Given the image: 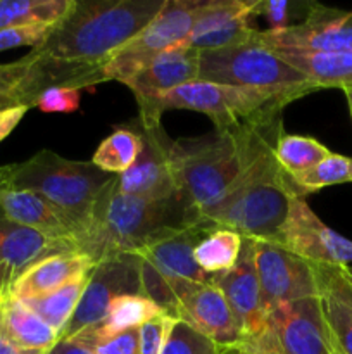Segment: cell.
I'll return each instance as SVG.
<instances>
[{"label": "cell", "mask_w": 352, "mask_h": 354, "mask_svg": "<svg viewBox=\"0 0 352 354\" xmlns=\"http://www.w3.org/2000/svg\"><path fill=\"white\" fill-rule=\"evenodd\" d=\"M345 97H347V104H349V111H351V116H352V88L344 90Z\"/></svg>", "instance_id": "46"}, {"label": "cell", "mask_w": 352, "mask_h": 354, "mask_svg": "<svg viewBox=\"0 0 352 354\" xmlns=\"http://www.w3.org/2000/svg\"><path fill=\"white\" fill-rule=\"evenodd\" d=\"M276 244L311 265L352 268V241L324 225L304 197H295L290 204Z\"/></svg>", "instance_id": "13"}, {"label": "cell", "mask_w": 352, "mask_h": 354, "mask_svg": "<svg viewBox=\"0 0 352 354\" xmlns=\"http://www.w3.org/2000/svg\"><path fill=\"white\" fill-rule=\"evenodd\" d=\"M95 268V261L81 252H64L40 259L38 263L24 270L6 296L14 299H33V297L47 296L61 287L68 286L72 280L83 275H90Z\"/></svg>", "instance_id": "20"}, {"label": "cell", "mask_w": 352, "mask_h": 354, "mask_svg": "<svg viewBox=\"0 0 352 354\" xmlns=\"http://www.w3.org/2000/svg\"><path fill=\"white\" fill-rule=\"evenodd\" d=\"M0 334L30 351L48 353L59 342V334L26 304L14 297H0Z\"/></svg>", "instance_id": "23"}, {"label": "cell", "mask_w": 352, "mask_h": 354, "mask_svg": "<svg viewBox=\"0 0 352 354\" xmlns=\"http://www.w3.org/2000/svg\"><path fill=\"white\" fill-rule=\"evenodd\" d=\"M71 339L85 344L86 348L92 349L93 354H138V351H140L138 328L109 335V337H97V335L86 334V332H79Z\"/></svg>", "instance_id": "35"}, {"label": "cell", "mask_w": 352, "mask_h": 354, "mask_svg": "<svg viewBox=\"0 0 352 354\" xmlns=\"http://www.w3.org/2000/svg\"><path fill=\"white\" fill-rule=\"evenodd\" d=\"M282 114L231 130L173 142L179 190L200 214L226 197L282 137Z\"/></svg>", "instance_id": "2"}, {"label": "cell", "mask_w": 352, "mask_h": 354, "mask_svg": "<svg viewBox=\"0 0 352 354\" xmlns=\"http://www.w3.org/2000/svg\"><path fill=\"white\" fill-rule=\"evenodd\" d=\"M119 296H144L140 256L135 252L109 254L97 263L75 315L59 341L75 337L86 327L106 320L110 303Z\"/></svg>", "instance_id": "9"}, {"label": "cell", "mask_w": 352, "mask_h": 354, "mask_svg": "<svg viewBox=\"0 0 352 354\" xmlns=\"http://www.w3.org/2000/svg\"><path fill=\"white\" fill-rule=\"evenodd\" d=\"M54 26H21L0 30V52L16 47H38Z\"/></svg>", "instance_id": "37"}, {"label": "cell", "mask_w": 352, "mask_h": 354, "mask_svg": "<svg viewBox=\"0 0 352 354\" xmlns=\"http://www.w3.org/2000/svg\"><path fill=\"white\" fill-rule=\"evenodd\" d=\"M244 237L228 228H213L193 251L195 263L207 275L224 273L235 266Z\"/></svg>", "instance_id": "28"}, {"label": "cell", "mask_w": 352, "mask_h": 354, "mask_svg": "<svg viewBox=\"0 0 352 354\" xmlns=\"http://www.w3.org/2000/svg\"><path fill=\"white\" fill-rule=\"evenodd\" d=\"M114 180L75 237L78 251L92 258L95 265L109 254L138 252L154 242L206 221L183 194L164 201L138 199L117 194Z\"/></svg>", "instance_id": "3"}, {"label": "cell", "mask_w": 352, "mask_h": 354, "mask_svg": "<svg viewBox=\"0 0 352 354\" xmlns=\"http://www.w3.org/2000/svg\"><path fill=\"white\" fill-rule=\"evenodd\" d=\"M135 131L141 138V152L128 171L116 175V192L147 201H164L182 196L171 158L175 140L166 135L161 123L145 124L137 120Z\"/></svg>", "instance_id": "10"}, {"label": "cell", "mask_w": 352, "mask_h": 354, "mask_svg": "<svg viewBox=\"0 0 352 354\" xmlns=\"http://www.w3.org/2000/svg\"><path fill=\"white\" fill-rule=\"evenodd\" d=\"M81 104V90L48 88L37 99L35 107L41 113H75Z\"/></svg>", "instance_id": "38"}, {"label": "cell", "mask_w": 352, "mask_h": 354, "mask_svg": "<svg viewBox=\"0 0 352 354\" xmlns=\"http://www.w3.org/2000/svg\"><path fill=\"white\" fill-rule=\"evenodd\" d=\"M92 275V273H90ZM90 275H83L79 279L72 280L68 286L61 287L55 292L47 294L41 297H33V299L21 301L26 304L33 313H37L41 320L47 325H50L61 339L62 332L68 327L69 320L75 315L76 306H78L79 299H81L83 292H85L86 286H88ZM19 301V299H17Z\"/></svg>", "instance_id": "27"}, {"label": "cell", "mask_w": 352, "mask_h": 354, "mask_svg": "<svg viewBox=\"0 0 352 354\" xmlns=\"http://www.w3.org/2000/svg\"><path fill=\"white\" fill-rule=\"evenodd\" d=\"M338 354H340V353H338Z\"/></svg>", "instance_id": "49"}, {"label": "cell", "mask_w": 352, "mask_h": 354, "mask_svg": "<svg viewBox=\"0 0 352 354\" xmlns=\"http://www.w3.org/2000/svg\"><path fill=\"white\" fill-rule=\"evenodd\" d=\"M290 9L292 2L289 0H259L255 14L264 17L268 30H282L290 26Z\"/></svg>", "instance_id": "40"}, {"label": "cell", "mask_w": 352, "mask_h": 354, "mask_svg": "<svg viewBox=\"0 0 352 354\" xmlns=\"http://www.w3.org/2000/svg\"><path fill=\"white\" fill-rule=\"evenodd\" d=\"M295 197L302 196L269 151L226 197L204 211L202 218L242 237L276 242Z\"/></svg>", "instance_id": "5"}, {"label": "cell", "mask_w": 352, "mask_h": 354, "mask_svg": "<svg viewBox=\"0 0 352 354\" xmlns=\"http://www.w3.org/2000/svg\"><path fill=\"white\" fill-rule=\"evenodd\" d=\"M213 283L223 292L230 306L235 324L240 332V342L268 330L269 320L262 310L252 239L244 237L238 261L228 272L214 275Z\"/></svg>", "instance_id": "15"}, {"label": "cell", "mask_w": 352, "mask_h": 354, "mask_svg": "<svg viewBox=\"0 0 352 354\" xmlns=\"http://www.w3.org/2000/svg\"><path fill=\"white\" fill-rule=\"evenodd\" d=\"M283 61L320 88H352V54L276 50Z\"/></svg>", "instance_id": "24"}, {"label": "cell", "mask_w": 352, "mask_h": 354, "mask_svg": "<svg viewBox=\"0 0 352 354\" xmlns=\"http://www.w3.org/2000/svg\"><path fill=\"white\" fill-rule=\"evenodd\" d=\"M141 152V138L131 128H117L92 156V165L109 175H121L128 171Z\"/></svg>", "instance_id": "29"}, {"label": "cell", "mask_w": 352, "mask_h": 354, "mask_svg": "<svg viewBox=\"0 0 352 354\" xmlns=\"http://www.w3.org/2000/svg\"><path fill=\"white\" fill-rule=\"evenodd\" d=\"M337 268H338V266H337ZM340 272L344 273V277H345V279H347L349 282L352 283V268H340Z\"/></svg>", "instance_id": "47"}, {"label": "cell", "mask_w": 352, "mask_h": 354, "mask_svg": "<svg viewBox=\"0 0 352 354\" xmlns=\"http://www.w3.org/2000/svg\"><path fill=\"white\" fill-rule=\"evenodd\" d=\"M14 106H23L21 97L17 95V92L7 93V95H0V111L9 109V107H14Z\"/></svg>", "instance_id": "45"}, {"label": "cell", "mask_w": 352, "mask_h": 354, "mask_svg": "<svg viewBox=\"0 0 352 354\" xmlns=\"http://www.w3.org/2000/svg\"><path fill=\"white\" fill-rule=\"evenodd\" d=\"M213 228L216 227H213L209 221H202L162 241L154 242L135 254L148 259L169 275L179 277L193 283H213L214 275H207L204 270H200L193 258L195 248Z\"/></svg>", "instance_id": "21"}, {"label": "cell", "mask_w": 352, "mask_h": 354, "mask_svg": "<svg viewBox=\"0 0 352 354\" xmlns=\"http://www.w3.org/2000/svg\"><path fill=\"white\" fill-rule=\"evenodd\" d=\"M76 0H0V30L21 26H55Z\"/></svg>", "instance_id": "26"}, {"label": "cell", "mask_w": 352, "mask_h": 354, "mask_svg": "<svg viewBox=\"0 0 352 354\" xmlns=\"http://www.w3.org/2000/svg\"><path fill=\"white\" fill-rule=\"evenodd\" d=\"M197 80L252 88L314 85L255 37L238 45L199 50Z\"/></svg>", "instance_id": "7"}, {"label": "cell", "mask_w": 352, "mask_h": 354, "mask_svg": "<svg viewBox=\"0 0 352 354\" xmlns=\"http://www.w3.org/2000/svg\"><path fill=\"white\" fill-rule=\"evenodd\" d=\"M0 211L21 227L40 232L50 239L75 242L71 221L38 194L0 185Z\"/></svg>", "instance_id": "22"}, {"label": "cell", "mask_w": 352, "mask_h": 354, "mask_svg": "<svg viewBox=\"0 0 352 354\" xmlns=\"http://www.w3.org/2000/svg\"><path fill=\"white\" fill-rule=\"evenodd\" d=\"M313 266L314 272H316L317 283H320V290H326L331 296L338 297L342 303H345L352 310V283L345 279L340 268L321 265Z\"/></svg>", "instance_id": "39"}, {"label": "cell", "mask_w": 352, "mask_h": 354, "mask_svg": "<svg viewBox=\"0 0 352 354\" xmlns=\"http://www.w3.org/2000/svg\"><path fill=\"white\" fill-rule=\"evenodd\" d=\"M268 320L280 354H338L321 294L282 304Z\"/></svg>", "instance_id": "14"}, {"label": "cell", "mask_w": 352, "mask_h": 354, "mask_svg": "<svg viewBox=\"0 0 352 354\" xmlns=\"http://www.w3.org/2000/svg\"><path fill=\"white\" fill-rule=\"evenodd\" d=\"M176 320L178 318L162 315V317H157L141 325L138 328V335H140V351L138 354H161L169 330Z\"/></svg>", "instance_id": "36"}, {"label": "cell", "mask_w": 352, "mask_h": 354, "mask_svg": "<svg viewBox=\"0 0 352 354\" xmlns=\"http://www.w3.org/2000/svg\"><path fill=\"white\" fill-rule=\"evenodd\" d=\"M199 78V50L182 41L152 57L123 85L133 92L138 109L147 107L161 93Z\"/></svg>", "instance_id": "19"}, {"label": "cell", "mask_w": 352, "mask_h": 354, "mask_svg": "<svg viewBox=\"0 0 352 354\" xmlns=\"http://www.w3.org/2000/svg\"><path fill=\"white\" fill-rule=\"evenodd\" d=\"M30 71V59L28 55L14 62L0 64V95L14 93L21 86Z\"/></svg>", "instance_id": "41"}, {"label": "cell", "mask_w": 352, "mask_h": 354, "mask_svg": "<svg viewBox=\"0 0 352 354\" xmlns=\"http://www.w3.org/2000/svg\"><path fill=\"white\" fill-rule=\"evenodd\" d=\"M140 279H141V292L145 297L154 301L157 306H161L169 317L178 318L179 303L173 292L169 277L161 268L154 265L148 259L140 256Z\"/></svg>", "instance_id": "33"}, {"label": "cell", "mask_w": 352, "mask_h": 354, "mask_svg": "<svg viewBox=\"0 0 352 354\" xmlns=\"http://www.w3.org/2000/svg\"><path fill=\"white\" fill-rule=\"evenodd\" d=\"M0 354H47V353L23 349V348H19V346L14 344V342H10L9 339L3 337V335L0 334Z\"/></svg>", "instance_id": "44"}, {"label": "cell", "mask_w": 352, "mask_h": 354, "mask_svg": "<svg viewBox=\"0 0 352 354\" xmlns=\"http://www.w3.org/2000/svg\"><path fill=\"white\" fill-rule=\"evenodd\" d=\"M114 176L100 171L92 162L71 161L52 151H40L26 161L2 166L0 185L30 190L47 199L71 221L76 237Z\"/></svg>", "instance_id": "6"}, {"label": "cell", "mask_w": 352, "mask_h": 354, "mask_svg": "<svg viewBox=\"0 0 352 354\" xmlns=\"http://www.w3.org/2000/svg\"><path fill=\"white\" fill-rule=\"evenodd\" d=\"M47 354H93V351L81 342L66 339V341H59Z\"/></svg>", "instance_id": "43"}, {"label": "cell", "mask_w": 352, "mask_h": 354, "mask_svg": "<svg viewBox=\"0 0 352 354\" xmlns=\"http://www.w3.org/2000/svg\"><path fill=\"white\" fill-rule=\"evenodd\" d=\"M204 0H166L157 16L113 55L104 69V82L124 83L152 57L186 41Z\"/></svg>", "instance_id": "8"}, {"label": "cell", "mask_w": 352, "mask_h": 354, "mask_svg": "<svg viewBox=\"0 0 352 354\" xmlns=\"http://www.w3.org/2000/svg\"><path fill=\"white\" fill-rule=\"evenodd\" d=\"M0 297H2V296H0Z\"/></svg>", "instance_id": "48"}, {"label": "cell", "mask_w": 352, "mask_h": 354, "mask_svg": "<svg viewBox=\"0 0 352 354\" xmlns=\"http://www.w3.org/2000/svg\"><path fill=\"white\" fill-rule=\"evenodd\" d=\"M290 178H292L293 185L297 187L302 197L324 189V187L352 183V158H345V156L330 152L313 169L300 173V175L290 176Z\"/></svg>", "instance_id": "31"}, {"label": "cell", "mask_w": 352, "mask_h": 354, "mask_svg": "<svg viewBox=\"0 0 352 354\" xmlns=\"http://www.w3.org/2000/svg\"><path fill=\"white\" fill-rule=\"evenodd\" d=\"M28 111H30L28 106H14L0 111V142L16 130V127L21 123Z\"/></svg>", "instance_id": "42"}, {"label": "cell", "mask_w": 352, "mask_h": 354, "mask_svg": "<svg viewBox=\"0 0 352 354\" xmlns=\"http://www.w3.org/2000/svg\"><path fill=\"white\" fill-rule=\"evenodd\" d=\"M166 0H76L68 16L31 48L30 71L16 90L23 106L35 107L48 88H90L104 82L107 62L137 37Z\"/></svg>", "instance_id": "1"}, {"label": "cell", "mask_w": 352, "mask_h": 354, "mask_svg": "<svg viewBox=\"0 0 352 354\" xmlns=\"http://www.w3.org/2000/svg\"><path fill=\"white\" fill-rule=\"evenodd\" d=\"M316 90L314 85L252 88L195 80L161 93L147 107L138 109V120L145 124H157L164 111L190 109L209 116L216 130L224 131L282 114L286 104Z\"/></svg>", "instance_id": "4"}, {"label": "cell", "mask_w": 352, "mask_h": 354, "mask_svg": "<svg viewBox=\"0 0 352 354\" xmlns=\"http://www.w3.org/2000/svg\"><path fill=\"white\" fill-rule=\"evenodd\" d=\"M254 259L262 310L268 317L282 304L320 296L314 266L276 242L254 241Z\"/></svg>", "instance_id": "11"}, {"label": "cell", "mask_w": 352, "mask_h": 354, "mask_svg": "<svg viewBox=\"0 0 352 354\" xmlns=\"http://www.w3.org/2000/svg\"><path fill=\"white\" fill-rule=\"evenodd\" d=\"M178 320H185L214 344L237 351L240 332L223 292L214 283L186 282L178 292Z\"/></svg>", "instance_id": "17"}, {"label": "cell", "mask_w": 352, "mask_h": 354, "mask_svg": "<svg viewBox=\"0 0 352 354\" xmlns=\"http://www.w3.org/2000/svg\"><path fill=\"white\" fill-rule=\"evenodd\" d=\"M273 154H275L278 165L290 176H295L320 165L330 154V151L313 137L283 133L276 142Z\"/></svg>", "instance_id": "30"}, {"label": "cell", "mask_w": 352, "mask_h": 354, "mask_svg": "<svg viewBox=\"0 0 352 354\" xmlns=\"http://www.w3.org/2000/svg\"><path fill=\"white\" fill-rule=\"evenodd\" d=\"M161 354H238L233 349L221 348L200 334L185 320H176L169 330Z\"/></svg>", "instance_id": "32"}, {"label": "cell", "mask_w": 352, "mask_h": 354, "mask_svg": "<svg viewBox=\"0 0 352 354\" xmlns=\"http://www.w3.org/2000/svg\"><path fill=\"white\" fill-rule=\"evenodd\" d=\"M259 0H204L190 31L188 41L197 50L221 48L254 40Z\"/></svg>", "instance_id": "16"}, {"label": "cell", "mask_w": 352, "mask_h": 354, "mask_svg": "<svg viewBox=\"0 0 352 354\" xmlns=\"http://www.w3.org/2000/svg\"><path fill=\"white\" fill-rule=\"evenodd\" d=\"M162 315L168 313L148 297L119 296L110 303L106 320L92 325V327H86L81 332L97 335V337H109V335L121 334V332L140 328L144 324L157 317H162Z\"/></svg>", "instance_id": "25"}, {"label": "cell", "mask_w": 352, "mask_h": 354, "mask_svg": "<svg viewBox=\"0 0 352 354\" xmlns=\"http://www.w3.org/2000/svg\"><path fill=\"white\" fill-rule=\"evenodd\" d=\"M255 38L273 50L352 54V10L313 3L304 21L282 30H257Z\"/></svg>", "instance_id": "12"}, {"label": "cell", "mask_w": 352, "mask_h": 354, "mask_svg": "<svg viewBox=\"0 0 352 354\" xmlns=\"http://www.w3.org/2000/svg\"><path fill=\"white\" fill-rule=\"evenodd\" d=\"M64 252H79L72 241L50 239L21 227L0 211V296H6L14 280L40 259Z\"/></svg>", "instance_id": "18"}, {"label": "cell", "mask_w": 352, "mask_h": 354, "mask_svg": "<svg viewBox=\"0 0 352 354\" xmlns=\"http://www.w3.org/2000/svg\"><path fill=\"white\" fill-rule=\"evenodd\" d=\"M320 294L337 351L340 354H352V310L326 290H320Z\"/></svg>", "instance_id": "34"}]
</instances>
